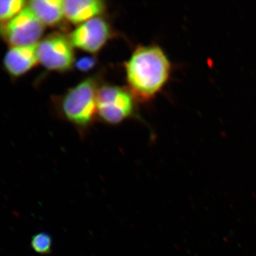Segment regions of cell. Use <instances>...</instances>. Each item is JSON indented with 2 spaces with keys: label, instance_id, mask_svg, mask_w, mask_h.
I'll list each match as a JSON object with an SVG mask.
<instances>
[{
  "label": "cell",
  "instance_id": "6da1fadb",
  "mask_svg": "<svg viewBox=\"0 0 256 256\" xmlns=\"http://www.w3.org/2000/svg\"><path fill=\"white\" fill-rule=\"evenodd\" d=\"M126 70L132 95L140 100H148L168 84L172 64L161 47L140 46L126 63Z\"/></svg>",
  "mask_w": 256,
  "mask_h": 256
},
{
  "label": "cell",
  "instance_id": "7a4b0ae2",
  "mask_svg": "<svg viewBox=\"0 0 256 256\" xmlns=\"http://www.w3.org/2000/svg\"><path fill=\"white\" fill-rule=\"evenodd\" d=\"M98 92L94 79L88 78L79 82L64 96L62 102L64 116L76 126L90 124L98 112Z\"/></svg>",
  "mask_w": 256,
  "mask_h": 256
},
{
  "label": "cell",
  "instance_id": "3957f363",
  "mask_svg": "<svg viewBox=\"0 0 256 256\" xmlns=\"http://www.w3.org/2000/svg\"><path fill=\"white\" fill-rule=\"evenodd\" d=\"M44 32V25L28 8L9 22L0 25V36L13 47L37 44Z\"/></svg>",
  "mask_w": 256,
  "mask_h": 256
},
{
  "label": "cell",
  "instance_id": "277c9868",
  "mask_svg": "<svg viewBox=\"0 0 256 256\" xmlns=\"http://www.w3.org/2000/svg\"><path fill=\"white\" fill-rule=\"evenodd\" d=\"M97 108L98 114L106 122L119 124L132 114V94L118 86L100 88L98 92Z\"/></svg>",
  "mask_w": 256,
  "mask_h": 256
},
{
  "label": "cell",
  "instance_id": "5b68a950",
  "mask_svg": "<svg viewBox=\"0 0 256 256\" xmlns=\"http://www.w3.org/2000/svg\"><path fill=\"white\" fill-rule=\"evenodd\" d=\"M37 56L47 69L65 72L74 63L73 45L69 38L60 34H53L38 43Z\"/></svg>",
  "mask_w": 256,
  "mask_h": 256
},
{
  "label": "cell",
  "instance_id": "8992f818",
  "mask_svg": "<svg viewBox=\"0 0 256 256\" xmlns=\"http://www.w3.org/2000/svg\"><path fill=\"white\" fill-rule=\"evenodd\" d=\"M110 35V28L104 18H96L82 24L70 34L73 46L89 53H97L104 46Z\"/></svg>",
  "mask_w": 256,
  "mask_h": 256
},
{
  "label": "cell",
  "instance_id": "52a82bcc",
  "mask_svg": "<svg viewBox=\"0 0 256 256\" xmlns=\"http://www.w3.org/2000/svg\"><path fill=\"white\" fill-rule=\"evenodd\" d=\"M37 44L10 48L4 58L6 72L12 76L20 77L33 68L38 62Z\"/></svg>",
  "mask_w": 256,
  "mask_h": 256
},
{
  "label": "cell",
  "instance_id": "ba28073f",
  "mask_svg": "<svg viewBox=\"0 0 256 256\" xmlns=\"http://www.w3.org/2000/svg\"><path fill=\"white\" fill-rule=\"evenodd\" d=\"M64 16L70 22L84 24L102 14L105 3L99 0H66L63 1Z\"/></svg>",
  "mask_w": 256,
  "mask_h": 256
},
{
  "label": "cell",
  "instance_id": "9c48e42d",
  "mask_svg": "<svg viewBox=\"0 0 256 256\" xmlns=\"http://www.w3.org/2000/svg\"><path fill=\"white\" fill-rule=\"evenodd\" d=\"M28 5L44 25L55 26L64 16L63 1L60 0H34Z\"/></svg>",
  "mask_w": 256,
  "mask_h": 256
},
{
  "label": "cell",
  "instance_id": "30bf717a",
  "mask_svg": "<svg viewBox=\"0 0 256 256\" xmlns=\"http://www.w3.org/2000/svg\"><path fill=\"white\" fill-rule=\"evenodd\" d=\"M22 0H0V25L9 22L24 9Z\"/></svg>",
  "mask_w": 256,
  "mask_h": 256
},
{
  "label": "cell",
  "instance_id": "8fae6325",
  "mask_svg": "<svg viewBox=\"0 0 256 256\" xmlns=\"http://www.w3.org/2000/svg\"><path fill=\"white\" fill-rule=\"evenodd\" d=\"M31 246L35 252L41 255H48L52 252V236L47 233L37 234L32 238Z\"/></svg>",
  "mask_w": 256,
  "mask_h": 256
},
{
  "label": "cell",
  "instance_id": "7c38bea8",
  "mask_svg": "<svg viewBox=\"0 0 256 256\" xmlns=\"http://www.w3.org/2000/svg\"><path fill=\"white\" fill-rule=\"evenodd\" d=\"M95 63L96 62L94 58L86 57V58H82V60H79L78 63H77V67L80 70H88L92 68Z\"/></svg>",
  "mask_w": 256,
  "mask_h": 256
}]
</instances>
